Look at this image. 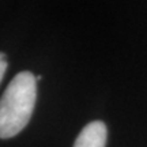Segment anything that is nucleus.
<instances>
[{"mask_svg":"<svg viewBox=\"0 0 147 147\" xmlns=\"http://www.w3.org/2000/svg\"><path fill=\"white\" fill-rule=\"evenodd\" d=\"M36 100V76L30 71H22L10 82L0 100V139L14 138L26 128Z\"/></svg>","mask_w":147,"mask_h":147,"instance_id":"1","label":"nucleus"},{"mask_svg":"<svg viewBox=\"0 0 147 147\" xmlns=\"http://www.w3.org/2000/svg\"><path fill=\"white\" fill-rule=\"evenodd\" d=\"M108 129L102 121H91L79 132L74 147H105Z\"/></svg>","mask_w":147,"mask_h":147,"instance_id":"2","label":"nucleus"},{"mask_svg":"<svg viewBox=\"0 0 147 147\" xmlns=\"http://www.w3.org/2000/svg\"><path fill=\"white\" fill-rule=\"evenodd\" d=\"M7 65H8V61H7V56L4 53L0 52V83L3 80V76L5 74V69H7Z\"/></svg>","mask_w":147,"mask_h":147,"instance_id":"3","label":"nucleus"},{"mask_svg":"<svg viewBox=\"0 0 147 147\" xmlns=\"http://www.w3.org/2000/svg\"><path fill=\"white\" fill-rule=\"evenodd\" d=\"M36 79H37V80H41L42 76H41V75H38V76H36Z\"/></svg>","mask_w":147,"mask_h":147,"instance_id":"4","label":"nucleus"}]
</instances>
